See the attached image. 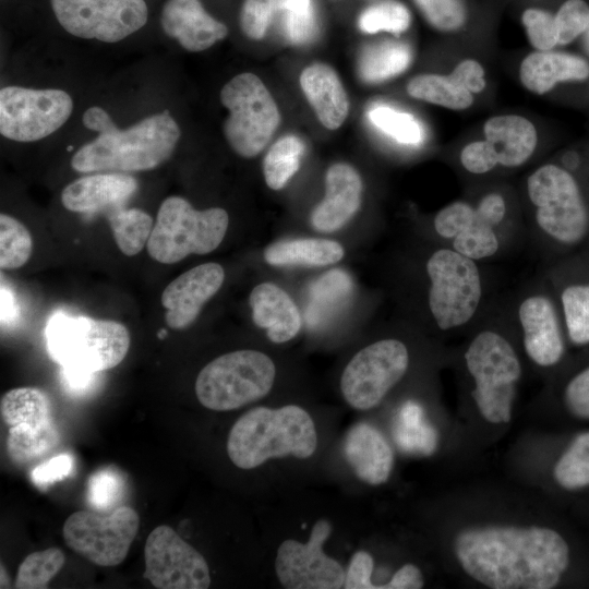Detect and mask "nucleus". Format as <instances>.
<instances>
[{"mask_svg": "<svg viewBox=\"0 0 589 589\" xmlns=\"http://www.w3.org/2000/svg\"><path fill=\"white\" fill-rule=\"evenodd\" d=\"M464 570L493 589H550L569 563L563 537L544 527L486 526L461 530L454 542Z\"/></svg>", "mask_w": 589, "mask_h": 589, "instance_id": "obj_1", "label": "nucleus"}, {"mask_svg": "<svg viewBox=\"0 0 589 589\" xmlns=\"http://www.w3.org/2000/svg\"><path fill=\"white\" fill-rule=\"evenodd\" d=\"M318 443L313 418L302 407H255L231 426L227 454L243 470L254 469L273 458H310Z\"/></svg>", "mask_w": 589, "mask_h": 589, "instance_id": "obj_2", "label": "nucleus"}, {"mask_svg": "<svg viewBox=\"0 0 589 589\" xmlns=\"http://www.w3.org/2000/svg\"><path fill=\"white\" fill-rule=\"evenodd\" d=\"M180 137V127L166 109L125 130L115 123L79 148L71 166L82 173L152 170L170 158Z\"/></svg>", "mask_w": 589, "mask_h": 589, "instance_id": "obj_3", "label": "nucleus"}, {"mask_svg": "<svg viewBox=\"0 0 589 589\" xmlns=\"http://www.w3.org/2000/svg\"><path fill=\"white\" fill-rule=\"evenodd\" d=\"M47 349L62 369L95 374L117 366L130 348L128 328L116 321L56 313L46 329Z\"/></svg>", "mask_w": 589, "mask_h": 589, "instance_id": "obj_4", "label": "nucleus"}, {"mask_svg": "<svg viewBox=\"0 0 589 589\" xmlns=\"http://www.w3.org/2000/svg\"><path fill=\"white\" fill-rule=\"evenodd\" d=\"M228 225V213L220 207L197 211L185 199L169 196L157 212L147 252L163 264L211 253L223 242Z\"/></svg>", "mask_w": 589, "mask_h": 589, "instance_id": "obj_5", "label": "nucleus"}, {"mask_svg": "<svg viewBox=\"0 0 589 589\" xmlns=\"http://www.w3.org/2000/svg\"><path fill=\"white\" fill-rule=\"evenodd\" d=\"M276 377V366L264 352L242 349L221 354L197 374L195 394L207 409L229 411L265 397Z\"/></svg>", "mask_w": 589, "mask_h": 589, "instance_id": "obj_6", "label": "nucleus"}, {"mask_svg": "<svg viewBox=\"0 0 589 589\" xmlns=\"http://www.w3.org/2000/svg\"><path fill=\"white\" fill-rule=\"evenodd\" d=\"M465 361L474 381L471 396L481 416L491 423L508 422L521 376L513 346L497 332L482 330L468 346Z\"/></svg>", "mask_w": 589, "mask_h": 589, "instance_id": "obj_7", "label": "nucleus"}, {"mask_svg": "<svg viewBox=\"0 0 589 589\" xmlns=\"http://www.w3.org/2000/svg\"><path fill=\"white\" fill-rule=\"evenodd\" d=\"M228 109L223 130L230 147L241 157L259 155L280 122L278 107L259 76L244 72L228 81L220 92Z\"/></svg>", "mask_w": 589, "mask_h": 589, "instance_id": "obj_8", "label": "nucleus"}, {"mask_svg": "<svg viewBox=\"0 0 589 589\" xmlns=\"http://www.w3.org/2000/svg\"><path fill=\"white\" fill-rule=\"evenodd\" d=\"M536 221L550 239L562 244L580 242L588 230V212L575 178L565 169L546 164L527 180Z\"/></svg>", "mask_w": 589, "mask_h": 589, "instance_id": "obj_9", "label": "nucleus"}, {"mask_svg": "<svg viewBox=\"0 0 589 589\" xmlns=\"http://www.w3.org/2000/svg\"><path fill=\"white\" fill-rule=\"evenodd\" d=\"M426 273L431 281L429 308L437 326L447 330L467 324L482 297L481 275L474 260L454 249H440L428 260Z\"/></svg>", "mask_w": 589, "mask_h": 589, "instance_id": "obj_10", "label": "nucleus"}, {"mask_svg": "<svg viewBox=\"0 0 589 589\" xmlns=\"http://www.w3.org/2000/svg\"><path fill=\"white\" fill-rule=\"evenodd\" d=\"M46 5L65 33L107 44L144 28L152 13L148 0H46Z\"/></svg>", "mask_w": 589, "mask_h": 589, "instance_id": "obj_11", "label": "nucleus"}, {"mask_svg": "<svg viewBox=\"0 0 589 589\" xmlns=\"http://www.w3.org/2000/svg\"><path fill=\"white\" fill-rule=\"evenodd\" d=\"M73 111V99L59 88L10 85L0 89V133L22 143L43 140L59 130Z\"/></svg>", "mask_w": 589, "mask_h": 589, "instance_id": "obj_12", "label": "nucleus"}, {"mask_svg": "<svg viewBox=\"0 0 589 589\" xmlns=\"http://www.w3.org/2000/svg\"><path fill=\"white\" fill-rule=\"evenodd\" d=\"M408 365V349L398 339H382L362 348L347 363L340 377L345 401L356 410L376 407L402 378Z\"/></svg>", "mask_w": 589, "mask_h": 589, "instance_id": "obj_13", "label": "nucleus"}, {"mask_svg": "<svg viewBox=\"0 0 589 589\" xmlns=\"http://www.w3.org/2000/svg\"><path fill=\"white\" fill-rule=\"evenodd\" d=\"M140 526L139 514L129 506H119L108 516L79 510L71 514L62 529L67 545L95 565H119Z\"/></svg>", "mask_w": 589, "mask_h": 589, "instance_id": "obj_14", "label": "nucleus"}, {"mask_svg": "<svg viewBox=\"0 0 589 589\" xmlns=\"http://www.w3.org/2000/svg\"><path fill=\"white\" fill-rule=\"evenodd\" d=\"M332 533V524L317 520L306 542L287 539L276 552L275 572L278 581L288 589L344 588L346 572L323 545Z\"/></svg>", "mask_w": 589, "mask_h": 589, "instance_id": "obj_15", "label": "nucleus"}, {"mask_svg": "<svg viewBox=\"0 0 589 589\" xmlns=\"http://www.w3.org/2000/svg\"><path fill=\"white\" fill-rule=\"evenodd\" d=\"M144 558V578L155 588L206 589L211 585L205 557L167 525L148 534Z\"/></svg>", "mask_w": 589, "mask_h": 589, "instance_id": "obj_16", "label": "nucleus"}, {"mask_svg": "<svg viewBox=\"0 0 589 589\" xmlns=\"http://www.w3.org/2000/svg\"><path fill=\"white\" fill-rule=\"evenodd\" d=\"M224 279L223 266L209 262L184 272L168 284L160 298L168 327L183 329L190 326L203 305L220 289Z\"/></svg>", "mask_w": 589, "mask_h": 589, "instance_id": "obj_17", "label": "nucleus"}, {"mask_svg": "<svg viewBox=\"0 0 589 589\" xmlns=\"http://www.w3.org/2000/svg\"><path fill=\"white\" fill-rule=\"evenodd\" d=\"M158 22L169 38L191 52L208 49L229 32L225 23L206 11L202 0H163Z\"/></svg>", "mask_w": 589, "mask_h": 589, "instance_id": "obj_18", "label": "nucleus"}, {"mask_svg": "<svg viewBox=\"0 0 589 589\" xmlns=\"http://www.w3.org/2000/svg\"><path fill=\"white\" fill-rule=\"evenodd\" d=\"M524 347L528 357L540 366L556 364L564 352L557 314L544 294L526 297L518 308Z\"/></svg>", "mask_w": 589, "mask_h": 589, "instance_id": "obj_19", "label": "nucleus"}, {"mask_svg": "<svg viewBox=\"0 0 589 589\" xmlns=\"http://www.w3.org/2000/svg\"><path fill=\"white\" fill-rule=\"evenodd\" d=\"M325 196L313 209L315 230L333 232L342 228L359 211L363 184L359 172L348 164L332 165L325 177Z\"/></svg>", "mask_w": 589, "mask_h": 589, "instance_id": "obj_20", "label": "nucleus"}, {"mask_svg": "<svg viewBox=\"0 0 589 589\" xmlns=\"http://www.w3.org/2000/svg\"><path fill=\"white\" fill-rule=\"evenodd\" d=\"M136 190V179L125 172H99L69 183L62 190L61 202L73 213L111 211L122 206Z\"/></svg>", "mask_w": 589, "mask_h": 589, "instance_id": "obj_21", "label": "nucleus"}, {"mask_svg": "<svg viewBox=\"0 0 589 589\" xmlns=\"http://www.w3.org/2000/svg\"><path fill=\"white\" fill-rule=\"evenodd\" d=\"M344 452L356 477L370 485L386 482L394 466V453L383 433L366 423H356L346 434Z\"/></svg>", "mask_w": 589, "mask_h": 589, "instance_id": "obj_22", "label": "nucleus"}, {"mask_svg": "<svg viewBox=\"0 0 589 589\" xmlns=\"http://www.w3.org/2000/svg\"><path fill=\"white\" fill-rule=\"evenodd\" d=\"M252 318L275 344L289 341L301 329L300 312L290 296L273 283L255 286L249 297Z\"/></svg>", "mask_w": 589, "mask_h": 589, "instance_id": "obj_23", "label": "nucleus"}, {"mask_svg": "<svg viewBox=\"0 0 589 589\" xmlns=\"http://www.w3.org/2000/svg\"><path fill=\"white\" fill-rule=\"evenodd\" d=\"M519 76L528 91L542 95L560 82L588 79L589 62L568 52L538 50L522 60Z\"/></svg>", "mask_w": 589, "mask_h": 589, "instance_id": "obj_24", "label": "nucleus"}, {"mask_svg": "<svg viewBox=\"0 0 589 589\" xmlns=\"http://www.w3.org/2000/svg\"><path fill=\"white\" fill-rule=\"evenodd\" d=\"M300 86L321 123L338 129L348 115V98L334 69L325 63H313L300 75Z\"/></svg>", "mask_w": 589, "mask_h": 589, "instance_id": "obj_25", "label": "nucleus"}, {"mask_svg": "<svg viewBox=\"0 0 589 589\" xmlns=\"http://www.w3.org/2000/svg\"><path fill=\"white\" fill-rule=\"evenodd\" d=\"M485 140L494 147L498 164L518 167L533 154L538 133L534 125L525 117L504 115L490 118L484 123Z\"/></svg>", "mask_w": 589, "mask_h": 589, "instance_id": "obj_26", "label": "nucleus"}, {"mask_svg": "<svg viewBox=\"0 0 589 589\" xmlns=\"http://www.w3.org/2000/svg\"><path fill=\"white\" fill-rule=\"evenodd\" d=\"M344 254V248L337 241L299 238L269 244L264 251V260L274 266H325L339 262Z\"/></svg>", "mask_w": 589, "mask_h": 589, "instance_id": "obj_27", "label": "nucleus"}, {"mask_svg": "<svg viewBox=\"0 0 589 589\" xmlns=\"http://www.w3.org/2000/svg\"><path fill=\"white\" fill-rule=\"evenodd\" d=\"M411 61L410 48L401 41L384 40L362 49L358 72L366 83H380L404 72Z\"/></svg>", "mask_w": 589, "mask_h": 589, "instance_id": "obj_28", "label": "nucleus"}, {"mask_svg": "<svg viewBox=\"0 0 589 589\" xmlns=\"http://www.w3.org/2000/svg\"><path fill=\"white\" fill-rule=\"evenodd\" d=\"M60 434L52 420L39 425H12L5 442L9 457L15 464L33 462L58 446Z\"/></svg>", "mask_w": 589, "mask_h": 589, "instance_id": "obj_29", "label": "nucleus"}, {"mask_svg": "<svg viewBox=\"0 0 589 589\" xmlns=\"http://www.w3.org/2000/svg\"><path fill=\"white\" fill-rule=\"evenodd\" d=\"M2 420L8 425L27 423L39 425L51 420L50 401L45 392L36 387H17L2 395Z\"/></svg>", "mask_w": 589, "mask_h": 589, "instance_id": "obj_30", "label": "nucleus"}, {"mask_svg": "<svg viewBox=\"0 0 589 589\" xmlns=\"http://www.w3.org/2000/svg\"><path fill=\"white\" fill-rule=\"evenodd\" d=\"M407 92L413 98L454 110L466 109L473 103L472 93L461 87L449 74L417 75L408 82Z\"/></svg>", "mask_w": 589, "mask_h": 589, "instance_id": "obj_31", "label": "nucleus"}, {"mask_svg": "<svg viewBox=\"0 0 589 589\" xmlns=\"http://www.w3.org/2000/svg\"><path fill=\"white\" fill-rule=\"evenodd\" d=\"M108 220L118 248L127 256L143 250L154 227L152 217L140 208H113Z\"/></svg>", "mask_w": 589, "mask_h": 589, "instance_id": "obj_32", "label": "nucleus"}, {"mask_svg": "<svg viewBox=\"0 0 589 589\" xmlns=\"http://www.w3.org/2000/svg\"><path fill=\"white\" fill-rule=\"evenodd\" d=\"M398 446L408 453L431 455L437 445L435 429L423 419V409L413 401L406 402L395 426Z\"/></svg>", "mask_w": 589, "mask_h": 589, "instance_id": "obj_33", "label": "nucleus"}, {"mask_svg": "<svg viewBox=\"0 0 589 589\" xmlns=\"http://www.w3.org/2000/svg\"><path fill=\"white\" fill-rule=\"evenodd\" d=\"M304 145L296 135L280 137L271 146L263 160L266 184L273 190L283 189L298 171Z\"/></svg>", "mask_w": 589, "mask_h": 589, "instance_id": "obj_34", "label": "nucleus"}, {"mask_svg": "<svg viewBox=\"0 0 589 589\" xmlns=\"http://www.w3.org/2000/svg\"><path fill=\"white\" fill-rule=\"evenodd\" d=\"M64 561V554L59 548L31 553L19 567L14 587L17 589L47 588L48 582L62 568Z\"/></svg>", "mask_w": 589, "mask_h": 589, "instance_id": "obj_35", "label": "nucleus"}, {"mask_svg": "<svg viewBox=\"0 0 589 589\" xmlns=\"http://www.w3.org/2000/svg\"><path fill=\"white\" fill-rule=\"evenodd\" d=\"M554 478L567 490L589 485V431L577 435L557 460Z\"/></svg>", "mask_w": 589, "mask_h": 589, "instance_id": "obj_36", "label": "nucleus"}, {"mask_svg": "<svg viewBox=\"0 0 589 589\" xmlns=\"http://www.w3.org/2000/svg\"><path fill=\"white\" fill-rule=\"evenodd\" d=\"M33 240L27 228L16 218L0 215V267L16 269L31 257Z\"/></svg>", "mask_w": 589, "mask_h": 589, "instance_id": "obj_37", "label": "nucleus"}, {"mask_svg": "<svg viewBox=\"0 0 589 589\" xmlns=\"http://www.w3.org/2000/svg\"><path fill=\"white\" fill-rule=\"evenodd\" d=\"M568 337L576 345L589 344V285H570L561 294Z\"/></svg>", "mask_w": 589, "mask_h": 589, "instance_id": "obj_38", "label": "nucleus"}, {"mask_svg": "<svg viewBox=\"0 0 589 589\" xmlns=\"http://www.w3.org/2000/svg\"><path fill=\"white\" fill-rule=\"evenodd\" d=\"M358 24L368 34L385 31L398 35L409 27L410 13L399 1L382 0L364 10Z\"/></svg>", "mask_w": 589, "mask_h": 589, "instance_id": "obj_39", "label": "nucleus"}, {"mask_svg": "<svg viewBox=\"0 0 589 589\" xmlns=\"http://www.w3.org/2000/svg\"><path fill=\"white\" fill-rule=\"evenodd\" d=\"M278 13L286 38L294 45L309 43L316 33L312 0H279Z\"/></svg>", "mask_w": 589, "mask_h": 589, "instance_id": "obj_40", "label": "nucleus"}, {"mask_svg": "<svg viewBox=\"0 0 589 589\" xmlns=\"http://www.w3.org/2000/svg\"><path fill=\"white\" fill-rule=\"evenodd\" d=\"M498 248L495 228L479 213L474 221L452 240V249L474 261L493 256Z\"/></svg>", "mask_w": 589, "mask_h": 589, "instance_id": "obj_41", "label": "nucleus"}, {"mask_svg": "<svg viewBox=\"0 0 589 589\" xmlns=\"http://www.w3.org/2000/svg\"><path fill=\"white\" fill-rule=\"evenodd\" d=\"M125 491L123 474L113 467H106L94 472L87 485L89 505L99 512L116 509Z\"/></svg>", "mask_w": 589, "mask_h": 589, "instance_id": "obj_42", "label": "nucleus"}, {"mask_svg": "<svg viewBox=\"0 0 589 589\" xmlns=\"http://www.w3.org/2000/svg\"><path fill=\"white\" fill-rule=\"evenodd\" d=\"M370 121L382 132L397 142L417 144L422 139L418 121L409 113L386 106H377L369 111Z\"/></svg>", "mask_w": 589, "mask_h": 589, "instance_id": "obj_43", "label": "nucleus"}, {"mask_svg": "<svg viewBox=\"0 0 589 589\" xmlns=\"http://www.w3.org/2000/svg\"><path fill=\"white\" fill-rule=\"evenodd\" d=\"M428 22L443 32L460 28L467 17L462 0H413Z\"/></svg>", "mask_w": 589, "mask_h": 589, "instance_id": "obj_44", "label": "nucleus"}, {"mask_svg": "<svg viewBox=\"0 0 589 589\" xmlns=\"http://www.w3.org/2000/svg\"><path fill=\"white\" fill-rule=\"evenodd\" d=\"M278 10L279 0H244L239 15L242 33L251 39L263 38Z\"/></svg>", "mask_w": 589, "mask_h": 589, "instance_id": "obj_45", "label": "nucleus"}, {"mask_svg": "<svg viewBox=\"0 0 589 589\" xmlns=\"http://www.w3.org/2000/svg\"><path fill=\"white\" fill-rule=\"evenodd\" d=\"M521 22L529 43L538 50H551L558 45V32L555 15L548 11L530 8L524 11Z\"/></svg>", "mask_w": 589, "mask_h": 589, "instance_id": "obj_46", "label": "nucleus"}, {"mask_svg": "<svg viewBox=\"0 0 589 589\" xmlns=\"http://www.w3.org/2000/svg\"><path fill=\"white\" fill-rule=\"evenodd\" d=\"M555 22L558 45L569 44L589 28V5L584 0H567L555 14Z\"/></svg>", "mask_w": 589, "mask_h": 589, "instance_id": "obj_47", "label": "nucleus"}, {"mask_svg": "<svg viewBox=\"0 0 589 589\" xmlns=\"http://www.w3.org/2000/svg\"><path fill=\"white\" fill-rule=\"evenodd\" d=\"M478 216L476 207L457 201L443 207L434 218V229L444 239L453 240L471 225Z\"/></svg>", "mask_w": 589, "mask_h": 589, "instance_id": "obj_48", "label": "nucleus"}, {"mask_svg": "<svg viewBox=\"0 0 589 589\" xmlns=\"http://www.w3.org/2000/svg\"><path fill=\"white\" fill-rule=\"evenodd\" d=\"M460 163L464 168L474 175L491 171L497 164V155L486 140L467 144L460 153Z\"/></svg>", "mask_w": 589, "mask_h": 589, "instance_id": "obj_49", "label": "nucleus"}, {"mask_svg": "<svg viewBox=\"0 0 589 589\" xmlns=\"http://www.w3.org/2000/svg\"><path fill=\"white\" fill-rule=\"evenodd\" d=\"M564 401L575 417L589 419V366L569 381L564 392Z\"/></svg>", "mask_w": 589, "mask_h": 589, "instance_id": "obj_50", "label": "nucleus"}, {"mask_svg": "<svg viewBox=\"0 0 589 589\" xmlns=\"http://www.w3.org/2000/svg\"><path fill=\"white\" fill-rule=\"evenodd\" d=\"M374 562L372 555L363 550L352 554L346 569L344 588L346 589H376L371 580Z\"/></svg>", "mask_w": 589, "mask_h": 589, "instance_id": "obj_51", "label": "nucleus"}, {"mask_svg": "<svg viewBox=\"0 0 589 589\" xmlns=\"http://www.w3.org/2000/svg\"><path fill=\"white\" fill-rule=\"evenodd\" d=\"M73 468V457L69 454H60L36 466L31 473L34 484L46 488L49 484L68 477Z\"/></svg>", "mask_w": 589, "mask_h": 589, "instance_id": "obj_52", "label": "nucleus"}, {"mask_svg": "<svg viewBox=\"0 0 589 589\" xmlns=\"http://www.w3.org/2000/svg\"><path fill=\"white\" fill-rule=\"evenodd\" d=\"M449 75L472 94L482 92L486 84L482 65L472 59L458 63Z\"/></svg>", "mask_w": 589, "mask_h": 589, "instance_id": "obj_53", "label": "nucleus"}, {"mask_svg": "<svg viewBox=\"0 0 589 589\" xmlns=\"http://www.w3.org/2000/svg\"><path fill=\"white\" fill-rule=\"evenodd\" d=\"M424 585L421 570L413 564L401 566L384 585H378L377 589H419Z\"/></svg>", "mask_w": 589, "mask_h": 589, "instance_id": "obj_54", "label": "nucleus"}, {"mask_svg": "<svg viewBox=\"0 0 589 589\" xmlns=\"http://www.w3.org/2000/svg\"><path fill=\"white\" fill-rule=\"evenodd\" d=\"M476 208L479 215L494 228L505 218L506 204L503 196L497 193L485 195Z\"/></svg>", "mask_w": 589, "mask_h": 589, "instance_id": "obj_55", "label": "nucleus"}, {"mask_svg": "<svg viewBox=\"0 0 589 589\" xmlns=\"http://www.w3.org/2000/svg\"><path fill=\"white\" fill-rule=\"evenodd\" d=\"M82 122L87 129L95 131L98 134L107 131L115 124L110 115L99 106L87 108L83 113Z\"/></svg>", "mask_w": 589, "mask_h": 589, "instance_id": "obj_56", "label": "nucleus"}, {"mask_svg": "<svg viewBox=\"0 0 589 589\" xmlns=\"http://www.w3.org/2000/svg\"><path fill=\"white\" fill-rule=\"evenodd\" d=\"M95 374L62 369V377L68 389L74 393H82L93 382Z\"/></svg>", "mask_w": 589, "mask_h": 589, "instance_id": "obj_57", "label": "nucleus"}, {"mask_svg": "<svg viewBox=\"0 0 589 589\" xmlns=\"http://www.w3.org/2000/svg\"><path fill=\"white\" fill-rule=\"evenodd\" d=\"M3 1V0H2Z\"/></svg>", "mask_w": 589, "mask_h": 589, "instance_id": "obj_58", "label": "nucleus"}]
</instances>
